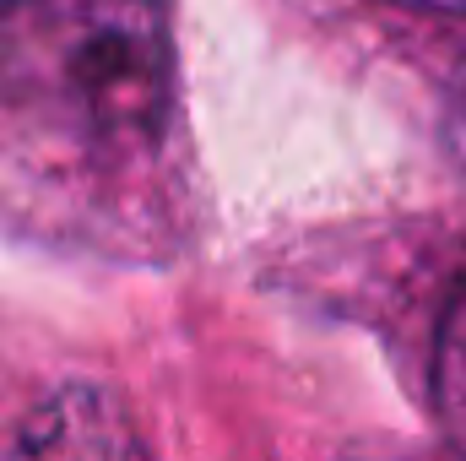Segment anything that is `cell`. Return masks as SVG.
<instances>
[{"label":"cell","instance_id":"5","mask_svg":"<svg viewBox=\"0 0 466 461\" xmlns=\"http://www.w3.org/2000/svg\"><path fill=\"white\" fill-rule=\"evenodd\" d=\"M390 5H412V11H445V16H466V0H390Z\"/></svg>","mask_w":466,"mask_h":461},{"label":"cell","instance_id":"6","mask_svg":"<svg viewBox=\"0 0 466 461\" xmlns=\"http://www.w3.org/2000/svg\"><path fill=\"white\" fill-rule=\"evenodd\" d=\"M348 461H358V456H348Z\"/></svg>","mask_w":466,"mask_h":461},{"label":"cell","instance_id":"4","mask_svg":"<svg viewBox=\"0 0 466 461\" xmlns=\"http://www.w3.org/2000/svg\"><path fill=\"white\" fill-rule=\"evenodd\" d=\"M445 152L466 174V55L456 66V77H451V98H445Z\"/></svg>","mask_w":466,"mask_h":461},{"label":"cell","instance_id":"3","mask_svg":"<svg viewBox=\"0 0 466 461\" xmlns=\"http://www.w3.org/2000/svg\"><path fill=\"white\" fill-rule=\"evenodd\" d=\"M434 396L440 413L451 424V435L466 446V277L456 282L445 321H440V343H434Z\"/></svg>","mask_w":466,"mask_h":461},{"label":"cell","instance_id":"1","mask_svg":"<svg viewBox=\"0 0 466 461\" xmlns=\"http://www.w3.org/2000/svg\"><path fill=\"white\" fill-rule=\"evenodd\" d=\"M0 93L87 147H141L174 98L163 0H0Z\"/></svg>","mask_w":466,"mask_h":461},{"label":"cell","instance_id":"2","mask_svg":"<svg viewBox=\"0 0 466 461\" xmlns=\"http://www.w3.org/2000/svg\"><path fill=\"white\" fill-rule=\"evenodd\" d=\"M0 461H152V451L109 391L76 380L44 396L0 440Z\"/></svg>","mask_w":466,"mask_h":461}]
</instances>
